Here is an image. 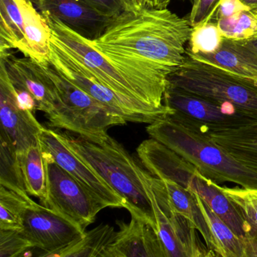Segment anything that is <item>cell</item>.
<instances>
[{
	"label": "cell",
	"mask_w": 257,
	"mask_h": 257,
	"mask_svg": "<svg viewBox=\"0 0 257 257\" xmlns=\"http://www.w3.org/2000/svg\"><path fill=\"white\" fill-rule=\"evenodd\" d=\"M192 30L188 19L167 9L125 11L99 39L91 41L161 108L167 76L185 61Z\"/></svg>",
	"instance_id": "cell-1"
},
{
	"label": "cell",
	"mask_w": 257,
	"mask_h": 257,
	"mask_svg": "<svg viewBox=\"0 0 257 257\" xmlns=\"http://www.w3.org/2000/svg\"><path fill=\"white\" fill-rule=\"evenodd\" d=\"M61 140L107 181L125 202L131 217L150 223L156 219L145 182L146 171L140 167L122 145L112 137L102 144L59 133Z\"/></svg>",
	"instance_id": "cell-2"
},
{
	"label": "cell",
	"mask_w": 257,
	"mask_h": 257,
	"mask_svg": "<svg viewBox=\"0 0 257 257\" xmlns=\"http://www.w3.org/2000/svg\"><path fill=\"white\" fill-rule=\"evenodd\" d=\"M146 132L151 139L190 162L214 182L257 189V172L235 160L208 135L186 127L168 117L149 124Z\"/></svg>",
	"instance_id": "cell-3"
},
{
	"label": "cell",
	"mask_w": 257,
	"mask_h": 257,
	"mask_svg": "<svg viewBox=\"0 0 257 257\" xmlns=\"http://www.w3.org/2000/svg\"><path fill=\"white\" fill-rule=\"evenodd\" d=\"M47 71L56 91L54 110L47 117L51 127L64 128L80 138L102 144L110 136L108 130L126 120L110 111L81 89L63 78L51 65Z\"/></svg>",
	"instance_id": "cell-4"
},
{
	"label": "cell",
	"mask_w": 257,
	"mask_h": 257,
	"mask_svg": "<svg viewBox=\"0 0 257 257\" xmlns=\"http://www.w3.org/2000/svg\"><path fill=\"white\" fill-rule=\"evenodd\" d=\"M137 152L142 164L152 176L170 180L199 195L222 220H229L235 214L233 204L220 191L217 183L202 175L196 166L158 141H143Z\"/></svg>",
	"instance_id": "cell-5"
},
{
	"label": "cell",
	"mask_w": 257,
	"mask_h": 257,
	"mask_svg": "<svg viewBox=\"0 0 257 257\" xmlns=\"http://www.w3.org/2000/svg\"><path fill=\"white\" fill-rule=\"evenodd\" d=\"M167 80L170 84L192 93L229 102L257 120V81L255 80L237 76L187 56L182 66L170 74Z\"/></svg>",
	"instance_id": "cell-6"
},
{
	"label": "cell",
	"mask_w": 257,
	"mask_h": 257,
	"mask_svg": "<svg viewBox=\"0 0 257 257\" xmlns=\"http://www.w3.org/2000/svg\"><path fill=\"white\" fill-rule=\"evenodd\" d=\"M49 64L63 78L127 122L151 124L173 114L166 105L157 108L115 91L51 39Z\"/></svg>",
	"instance_id": "cell-7"
},
{
	"label": "cell",
	"mask_w": 257,
	"mask_h": 257,
	"mask_svg": "<svg viewBox=\"0 0 257 257\" xmlns=\"http://www.w3.org/2000/svg\"><path fill=\"white\" fill-rule=\"evenodd\" d=\"M163 102L173 111L169 118L205 135L235 130L257 122L229 102L214 100L168 82Z\"/></svg>",
	"instance_id": "cell-8"
},
{
	"label": "cell",
	"mask_w": 257,
	"mask_h": 257,
	"mask_svg": "<svg viewBox=\"0 0 257 257\" xmlns=\"http://www.w3.org/2000/svg\"><path fill=\"white\" fill-rule=\"evenodd\" d=\"M44 17L51 27V41L72 58L85 66L117 93L155 106L146 92L134 80L112 63L92 45V41L72 31L56 18L45 15Z\"/></svg>",
	"instance_id": "cell-9"
},
{
	"label": "cell",
	"mask_w": 257,
	"mask_h": 257,
	"mask_svg": "<svg viewBox=\"0 0 257 257\" xmlns=\"http://www.w3.org/2000/svg\"><path fill=\"white\" fill-rule=\"evenodd\" d=\"M46 198L41 205L67 219L84 231L104 207L63 168L44 152Z\"/></svg>",
	"instance_id": "cell-10"
},
{
	"label": "cell",
	"mask_w": 257,
	"mask_h": 257,
	"mask_svg": "<svg viewBox=\"0 0 257 257\" xmlns=\"http://www.w3.org/2000/svg\"><path fill=\"white\" fill-rule=\"evenodd\" d=\"M44 152L79 182L93 197L106 208H124L125 202L107 181L87 162L75 154L59 136V133L44 128L39 135Z\"/></svg>",
	"instance_id": "cell-11"
},
{
	"label": "cell",
	"mask_w": 257,
	"mask_h": 257,
	"mask_svg": "<svg viewBox=\"0 0 257 257\" xmlns=\"http://www.w3.org/2000/svg\"><path fill=\"white\" fill-rule=\"evenodd\" d=\"M44 28L43 17L32 0H0V53L17 49L25 55Z\"/></svg>",
	"instance_id": "cell-12"
},
{
	"label": "cell",
	"mask_w": 257,
	"mask_h": 257,
	"mask_svg": "<svg viewBox=\"0 0 257 257\" xmlns=\"http://www.w3.org/2000/svg\"><path fill=\"white\" fill-rule=\"evenodd\" d=\"M34 247L55 250L76 244L85 236L72 222L33 201L26 211L21 229Z\"/></svg>",
	"instance_id": "cell-13"
},
{
	"label": "cell",
	"mask_w": 257,
	"mask_h": 257,
	"mask_svg": "<svg viewBox=\"0 0 257 257\" xmlns=\"http://www.w3.org/2000/svg\"><path fill=\"white\" fill-rule=\"evenodd\" d=\"M0 120L3 135L12 145L18 158L39 139L44 126L34 114L24 111L17 104L12 83L0 67Z\"/></svg>",
	"instance_id": "cell-14"
},
{
	"label": "cell",
	"mask_w": 257,
	"mask_h": 257,
	"mask_svg": "<svg viewBox=\"0 0 257 257\" xmlns=\"http://www.w3.org/2000/svg\"><path fill=\"white\" fill-rule=\"evenodd\" d=\"M46 66L27 57L18 58L9 51L0 53V67L11 83L27 90L36 100L37 111L45 113L47 117L54 111L56 91Z\"/></svg>",
	"instance_id": "cell-15"
},
{
	"label": "cell",
	"mask_w": 257,
	"mask_h": 257,
	"mask_svg": "<svg viewBox=\"0 0 257 257\" xmlns=\"http://www.w3.org/2000/svg\"><path fill=\"white\" fill-rule=\"evenodd\" d=\"M33 3L42 15L56 18L89 40L99 39L114 20L101 15L84 0H34Z\"/></svg>",
	"instance_id": "cell-16"
},
{
	"label": "cell",
	"mask_w": 257,
	"mask_h": 257,
	"mask_svg": "<svg viewBox=\"0 0 257 257\" xmlns=\"http://www.w3.org/2000/svg\"><path fill=\"white\" fill-rule=\"evenodd\" d=\"M145 182L152 201L156 219V230L169 257H195L199 247L194 226L183 216L167 205H159L154 198L149 173H145Z\"/></svg>",
	"instance_id": "cell-17"
},
{
	"label": "cell",
	"mask_w": 257,
	"mask_h": 257,
	"mask_svg": "<svg viewBox=\"0 0 257 257\" xmlns=\"http://www.w3.org/2000/svg\"><path fill=\"white\" fill-rule=\"evenodd\" d=\"M116 232L110 248L119 257H169L158 236L156 229L150 223L131 217L128 223L118 220Z\"/></svg>",
	"instance_id": "cell-18"
},
{
	"label": "cell",
	"mask_w": 257,
	"mask_h": 257,
	"mask_svg": "<svg viewBox=\"0 0 257 257\" xmlns=\"http://www.w3.org/2000/svg\"><path fill=\"white\" fill-rule=\"evenodd\" d=\"M149 181L155 197L164 201L172 211L189 220L200 232L208 248L215 252L212 235L198 204L196 194L170 180L155 178L149 173Z\"/></svg>",
	"instance_id": "cell-19"
},
{
	"label": "cell",
	"mask_w": 257,
	"mask_h": 257,
	"mask_svg": "<svg viewBox=\"0 0 257 257\" xmlns=\"http://www.w3.org/2000/svg\"><path fill=\"white\" fill-rule=\"evenodd\" d=\"M186 55L237 76L257 81V55L238 41L224 38L216 52L194 54L186 51Z\"/></svg>",
	"instance_id": "cell-20"
},
{
	"label": "cell",
	"mask_w": 257,
	"mask_h": 257,
	"mask_svg": "<svg viewBox=\"0 0 257 257\" xmlns=\"http://www.w3.org/2000/svg\"><path fill=\"white\" fill-rule=\"evenodd\" d=\"M208 136L241 164L257 172V122Z\"/></svg>",
	"instance_id": "cell-21"
},
{
	"label": "cell",
	"mask_w": 257,
	"mask_h": 257,
	"mask_svg": "<svg viewBox=\"0 0 257 257\" xmlns=\"http://www.w3.org/2000/svg\"><path fill=\"white\" fill-rule=\"evenodd\" d=\"M19 160L27 193L37 197L42 203L46 198V170L39 139L27 148Z\"/></svg>",
	"instance_id": "cell-22"
},
{
	"label": "cell",
	"mask_w": 257,
	"mask_h": 257,
	"mask_svg": "<svg viewBox=\"0 0 257 257\" xmlns=\"http://www.w3.org/2000/svg\"><path fill=\"white\" fill-rule=\"evenodd\" d=\"M196 196L212 235L215 244V253L220 257H242L244 250L242 238L214 214L199 195L196 194Z\"/></svg>",
	"instance_id": "cell-23"
},
{
	"label": "cell",
	"mask_w": 257,
	"mask_h": 257,
	"mask_svg": "<svg viewBox=\"0 0 257 257\" xmlns=\"http://www.w3.org/2000/svg\"><path fill=\"white\" fill-rule=\"evenodd\" d=\"M0 184L23 197L30 198L18 154L3 135H0Z\"/></svg>",
	"instance_id": "cell-24"
},
{
	"label": "cell",
	"mask_w": 257,
	"mask_h": 257,
	"mask_svg": "<svg viewBox=\"0 0 257 257\" xmlns=\"http://www.w3.org/2000/svg\"><path fill=\"white\" fill-rule=\"evenodd\" d=\"M33 202L31 198L17 194L0 187V230H21L24 214Z\"/></svg>",
	"instance_id": "cell-25"
},
{
	"label": "cell",
	"mask_w": 257,
	"mask_h": 257,
	"mask_svg": "<svg viewBox=\"0 0 257 257\" xmlns=\"http://www.w3.org/2000/svg\"><path fill=\"white\" fill-rule=\"evenodd\" d=\"M116 232L113 226L101 223L86 232L84 238L63 257H97L110 246Z\"/></svg>",
	"instance_id": "cell-26"
},
{
	"label": "cell",
	"mask_w": 257,
	"mask_h": 257,
	"mask_svg": "<svg viewBox=\"0 0 257 257\" xmlns=\"http://www.w3.org/2000/svg\"><path fill=\"white\" fill-rule=\"evenodd\" d=\"M217 26L225 39L247 41L257 39V16L251 10L217 20Z\"/></svg>",
	"instance_id": "cell-27"
},
{
	"label": "cell",
	"mask_w": 257,
	"mask_h": 257,
	"mask_svg": "<svg viewBox=\"0 0 257 257\" xmlns=\"http://www.w3.org/2000/svg\"><path fill=\"white\" fill-rule=\"evenodd\" d=\"M223 39L217 21L210 18L193 28L186 51L194 54H212L221 47Z\"/></svg>",
	"instance_id": "cell-28"
},
{
	"label": "cell",
	"mask_w": 257,
	"mask_h": 257,
	"mask_svg": "<svg viewBox=\"0 0 257 257\" xmlns=\"http://www.w3.org/2000/svg\"><path fill=\"white\" fill-rule=\"evenodd\" d=\"M217 187L235 205L250 232L257 231V189Z\"/></svg>",
	"instance_id": "cell-29"
},
{
	"label": "cell",
	"mask_w": 257,
	"mask_h": 257,
	"mask_svg": "<svg viewBox=\"0 0 257 257\" xmlns=\"http://www.w3.org/2000/svg\"><path fill=\"white\" fill-rule=\"evenodd\" d=\"M33 247L21 230H0V257H24Z\"/></svg>",
	"instance_id": "cell-30"
},
{
	"label": "cell",
	"mask_w": 257,
	"mask_h": 257,
	"mask_svg": "<svg viewBox=\"0 0 257 257\" xmlns=\"http://www.w3.org/2000/svg\"><path fill=\"white\" fill-rule=\"evenodd\" d=\"M221 0H193L188 20L193 28L210 19Z\"/></svg>",
	"instance_id": "cell-31"
},
{
	"label": "cell",
	"mask_w": 257,
	"mask_h": 257,
	"mask_svg": "<svg viewBox=\"0 0 257 257\" xmlns=\"http://www.w3.org/2000/svg\"><path fill=\"white\" fill-rule=\"evenodd\" d=\"M100 14L115 18L126 11L125 0H84Z\"/></svg>",
	"instance_id": "cell-32"
},
{
	"label": "cell",
	"mask_w": 257,
	"mask_h": 257,
	"mask_svg": "<svg viewBox=\"0 0 257 257\" xmlns=\"http://www.w3.org/2000/svg\"><path fill=\"white\" fill-rule=\"evenodd\" d=\"M250 10L240 0H221L219 3L211 19L217 21L223 18H227L240 13L243 11Z\"/></svg>",
	"instance_id": "cell-33"
},
{
	"label": "cell",
	"mask_w": 257,
	"mask_h": 257,
	"mask_svg": "<svg viewBox=\"0 0 257 257\" xmlns=\"http://www.w3.org/2000/svg\"><path fill=\"white\" fill-rule=\"evenodd\" d=\"M76 244L55 250H45L37 247H33L24 257H63Z\"/></svg>",
	"instance_id": "cell-34"
},
{
	"label": "cell",
	"mask_w": 257,
	"mask_h": 257,
	"mask_svg": "<svg viewBox=\"0 0 257 257\" xmlns=\"http://www.w3.org/2000/svg\"><path fill=\"white\" fill-rule=\"evenodd\" d=\"M244 244L242 257H257V231H251L242 238Z\"/></svg>",
	"instance_id": "cell-35"
},
{
	"label": "cell",
	"mask_w": 257,
	"mask_h": 257,
	"mask_svg": "<svg viewBox=\"0 0 257 257\" xmlns=\"http://www.w3.org/2000/svg\"><path fill=\"white\" fill-rule=\"evenodd\" d=\"M170 0H139V8L142 9H165Z\"/></svg>",
	"instance_id": "cell-36"
},
{
	"label": "cell",
	"mask_w": 257,
	"mask_h": 257,
	"mask_svg": "<svg viewBox=\"0 0 257 257\" xmlns=\"http://www.w3.org/2000/svg\"><path fill=\"white\" fill-rule=\"evenodd\" d=\"M126 11H139V0H125Z\"/></svg>",
	"instance_id": "cell-37"
},
{
	"label": "cell",
	"mask_w": 257,
	"mask_h": 257,
	"mask_svg": "<svg viewBox=\"0 0 257 257\" xmlns=\"http://www.w3.org/2000/svg\"><path fill=\"white\" fill-rule=\"evenodd\" d=\"M238 42H241L243 45H245L246 47H247L249 49L251 50L257 55V39L247 41H238Z\"/></svg>",
	"instance_id": "cell-38"
},
{
	"label": "cell",
	"mask_w": 257,
	"mask_h": 257,
	"mask_svg": "<svg viewBox=\"0 0 257 257\" xmlns=\"http://www.w3.org/2000/svg\"><path fill=\"white\" fill-rule=\"evenodd\" d=\"M196 257H220L214 250H208L207 251L203 252L199 249L198 250L197 253H196Z\"/></svg>",
	"instance_id": "cell-39"
},
{
	"label": "cell",
	"mask_w": 257,
	"mask_h": 257,
	"mask_svg": "<svg viewBox=\"0 0 257 257\" xmlns=\"http://www.w3.org/2000/svg\"><path fill=\"white\" fill-rule=\"evenodd\" d=\"M97 257H119L118 255L110 248V246L107 247L105 250H103Z\"/></svg>",
	"instance_id": "cell-40"
},
{
	"label": "cell",
	"mask_w": 257,
	"mask_h": 257,
	"mask_svg": "<svg viewBox=\"0 0 257 257\" xmlns=\"http://www.w3.org/2000/svg\"><path fill=\"white\" fill-rule=\"evenodd\" d=\"M244 6H247L250 10H257V0H240Z\"/></svg>",
	"instance_id": "cell-41"
},
{
	"label": "cell",
	"mask_w": 257,
	"mask_h": 257,
	"mask_svg": "<svg viewBox=\"0 0 257 257\" xmlns=\"http://www.w3.org/2000/svg\"><path fill=\"white\" fill-rule=\"evenodd\" d=\"M253 12H254L255 14H256L257 16V10L256 11H253Z\"/></svg>",
	"instance_id": "cell-42"
},
{
	"label": "cell",
	"mask_w": 257,
	"mask_h": 257,
	"mask_svg": "<svg viewBox=\"0 0 257 257\" xmlns=\"http://www.w3.org/2000/svg\"><path fill=\"white\" fill-rule=\"evenodd\" d=\"M32 1L34 2V0H32Z\"/></svg>",
	"instance_id": "cell-43"
},
{
	"label": "cell",
	"mask_w": 257,
	"mask_h": 257,
	"mask_svg": "<svg viewBox=\"0 0 257 257\" xmlns=\"http://www.w3.org/2000/svg\"><path fill=\"white\" fill-rule=\"evenodd\" d=\"M195 257H196V256H195Z\"/></svg>",
	"instance_id": "cell-44"
}]
</instances>
